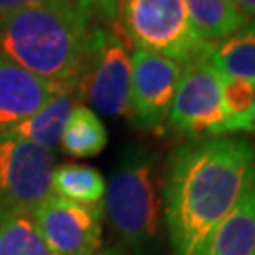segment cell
Returning <instances> with one entry per match:
<instances>
[{
    "instance_id": "6da1fadb",
    "label": "cell",
    "mask_w": 255,
    "mask_h": 255,
    "mask_svg": "<svg viewBox=\"0 0 255 255\" xmlns=\"http://www.w3.org/2000/svg\"><path fill=\"white\" fill-rule=\"evenodd\" d=\"M254 185L255 147L246 138L189 140L174 147L163 172V214L172 254H197Z\"/></svg>"
},
{
    "instance_id": "7a4b0ae2",
    "label": "cell",
    "mask_w": 255,
    "mask_h": 255,
    "mask_svg": "<svg viewBox=\"0 0 255 255\" xmlns=\"http://www.w3.org/2000/svg\"><path fill=\"white\" fill-rule=\"evenodd\" d=\"M95 19L74 0H42L0 17V55L83 97Z\"/></svg>"
},
{
    "instance_id": "3957f363",
    "label": "cell",
    "mask_w": 255,
    "mask_h": 255,
    "mask_svg": "<svg viewBox=\"0 0 255 255\" xmlns=\"http://www.w3.org/2000/svg\"><path fill=\"white\" fill-rule=\"evenodd\" d=\"M155 161L157 155L146 146L130 144L123 147L102 197V210L110 227L134 255H151L157 242Z\"/></svg>"
},
{
    "instance_id": "277c9868",
    "label": "cell",
    "mask_w": 255,
    "mask_h": 255,
    "mask_svg": "<svg viewBox=\"0 0 255 255\" xmlns=\"http://www.w3.org/2000/svg\"><path fill=\"white\" fill-rule=\"evenodd\" d=\"M118 27L128 44L182 66L210 55L212 44L195 30L185 0H119Z\"/></svg>"
},
{
    "instance_id": "5b68a950",
    "label": "cell",
    "mask_w": 255,
    "mask_h": 255,
    "mask_svg": "<svg viewBox=\"0 0 255 255\" xmlns=\"http://www.w3.org/2000/svg\"><path fill=\"white\" fill-rule=\"evenodd\" d=\"M164 130L189 140L233 134L221 102V80L210 59L183 66Z\"/></svg>"
},
{
    "instance_id": "8992f818",
    "label": "cell",
    "mask_w": 255,
    "mask_h": 255,
    "mask_svg": "<svg viewBox=\"0 0 255 255\" xmlns=\"http://www.w3.org/2000/svg\"><path fill=\"white\" fill-rule=\"evenodd\" d=\"M55 166L53 151L0 132V214L34 212L51 195Z\"/></svg>"
},
{
    "instance_id": "52a82bcc",
    "label": "cell",
    "mask_w": 255,
    "mask_h": 255,
    "mask_svg": "<svg viewBox=\"0 0 255 255\" xmlns=\"http://www.w3.org/2000/svg\"><path fill=\"white\" fill-rule=\"evenodd\" d=\"M130 53L118 23H99L95 27L91 61L83 85L95 114L108 118L127 116L132 78Z\"/></svg>"
},
{
    "instance_id": "ba28073f",
    "label": "cell",
    "mask_w": 255,
    "mask_h": 255,
    "mask_svg": "<svg viewBox=\"0 0 255 255\" xmlns=\"http://www.w3.org/2000/svg\"><path fill=\"white\" fill-rule=\"evenodd\" d=\"M132 78L128 121L144 132H163L183 66L157 53L134 47L130 53Z\"/></svg>"
},
{
    "instance_id": "9c48e42d",
    "label": "cell",
    "mask_w": 255,
    "mask_h": 255,
    "mask_svg": "<svg viewBox=\"0 0 255 255\" xmlns=\"http://www.w3.org/2000/svg\"><path fill=\"white\" fill-rule=\"evenodd\" d=\"M32 216L53 255H91L99 252L102 244V204L83 206L51 193Z\"/></svg>"
},
{
    "instance_id": "30bf717a",
    "label": "cell",
    "mask_w": 255,
    "mask_h": 255,
    "mask_svg": "<svg viewBox=\"0 0 255 255\" xmlns=\"http://www.w3.org/2000/svg\"><path fill=\"white\" fill-rule=\"evenodd\" d=\"M66 91L23 70L0 55V132L34 116L55 95Z\"/></svg>"
},
{
    "instance_id": "8fae6325",
    "label": "cell",
    "mask_w": 255,
    "mask_h": 255,
    "mask_svg": "<svg viewBox=\"0 0 255 255\" xmlns=\"http://www.w3.org/2000/svg\"><path fill=\"white\" fill-rule=\"evenodd\" d=\"M195 255H255V185L219 221Z\"/></svg>"
},
{
    "instance_id": "7c38bea8",
    "label": "cell",
    "mask_w": 255,
    "mask_h": 255,
    "mask_svg": "<svg viewBox=\"0 0 255 255\" xmlns=\"http://www.w3.org/2000/svg\"><path fill=\"white\" fill-rule=\"evenodd\" d=\"M78 99H82V97L74 91L59 93L46 106L38 110L34 116H30L23 123L15 125L8 132L23 138V140H28L44 149L53 151L61 146L64 125H66L74 106L78 104Z\"/></svg>"
},
{
    "instance_id": "4fadbf2b",
    "label": "cell",
    "mask_w": 255,
    "mask_h": 255,
    "mask_svg": "<svg viewBox=\"0 0 255 255\" xmlns=\"http://www.w3.org/2000/svg\"><path fill=\"white\" fill-rule=\"evenodd\" d=\"M208 59L223 76L255 82V21H248L233 34L214 42Z\"/></svg>"
},
{
    "instance_id": "5bb4252c",
    "label": "cell",
    "mask_w": 255,
    "mask_h": 255,
    "mask_svg": "<svg viewBox=\"0 0 255 255\" xmlns=\"http://www.w3.org/2000/svg\"><path fill=\"white\" fill-rule=\"evenodd\" d=\"M106 182L101 170L80 163L55 166L51 176V193L83 206H101Z\"/></svg>"
},
{
    "instance_id": "9a60e30c",
    "label": "cell",
    "mask_w": 255,
    "mask_h": 255,
    "mask_svg": "<svg viewBox=\"0 0 255 255\" xmlns=\"http://www.w3.org/2000/svg\"><path fill=\"white\" fill-rule=\"evenodd\" d=\"M193 27L206 44L233 34L248 23V17L233 4V0H185Z\"/></svg>"
},
{
    "instance_id": "2e32d148",
    "label": "cell",
    "mask_w": 255,
    "mask_h": 255,
    "mask_svg": "<svg viewBox=\"0 0 255 255\" xmlns=\"http://www.w3.org/2000/svg\"><path fill=\"white\" fill-rule=\"evenodd\" d=\"M61 146L72 157H95L108 146V130L91 108L76 104L64 125Z\"/></svg>"
},
{
    "instance_id": "e0dca14e",
    "label": "cell",
    "mask_w": 255,
    "mask_h": 255,
    "mask_svg": "<svg viewBox=\"0 0 255 255\" xmlns=\"http://www.w3.org/2000/svg\"><path fill=\"white\" fill-rule=\"evenodd\" d=\"M0 255H53L32 212L0 214Z\"/></svg>"
},
{
    "instance_id": "ac0fdd59",
    "label": "cell",
    "mask_w": 255,
    "mask_h": 255,
    "mask_svg": "<svg viewBox=\"0 0 255 255\" xmlns=\"http://www.w3.org/2000/svg\"><path fill=\"white\" fill-rule=\"evenodd\" d=\"M219 80H221L223 112L229 119L233 134L250 132L255 104V82L235 76H223V74H219Z\"/></svg>"
},
{
    "instance_id": "d6986e66",
    "label": "cell",
    "mask_w": 255,
    "mask_h": 255,
    "mask_svg": "<svg viewBox=\"0 0 255 255\" xmlns=\"http://www.w3.org/2000/svg\"><path fill=\"white\" fill-rule=\"evenodd\" d=\"M80 4L93 19L101 23H118L119 0H74Z\"/></svg>"
},
{
    "instance_id": "ffe728a7",
    "label": "cell",
    "mask_w": 255,
    "mask_h": 255,
    "mask_svg": "<svg viewBox=\"0 0 255 255\" xmlns=\"http://www.w3.org/2000/svg\"><path fill=\"white\" fill-rule=\"evenodd\" d=\"M36 2H42V0H0V17L9 15L13 11H19V9L27 8V6H32Z\"/></svg>"
},
{
    "instance_id": "44dd1931",
    "label": "cell",
    "mask_w": 255,
    "mask_h": 255,
    "mask_svg": "<svg viewBox=\"0 0 255 255\" xmlns=\"http://www.w3.org/2000/svg\"><path fill=\"white\" fill-rule=\"evenodd\" d=\"M233 4H235L246 17L255 19V0H233Z\"/></svg>"
},
{
    "instance_id": "7402d4cb",
    "label": "cell",
    "mask_w": 255,
    "mask_h": 255,
    "mask_svg": "<svg viewBox=\"0 0 255 255\" xmlns=\"http://www.w3.org/2000/svg\"><path fill=\"white\" fill-rule=\"evenodd\" d=\"M91 255H125V254H121L119 250L110 248V250H101V252H95V254H91Z\"/></svg>"
},
{
    "instance_id": "603a6c76",
    "label": "cell",
    "mask_w": 255,
    "mask_h": 255,
    "mask_svg": "<svg viewBox=\"0 0 255 255\" xmlns=\"http://www.w3.org/2000/svg\"><path fill=\"white\" fill-rule=\"evenodd\" d=\"M250 132L255 134V104H254V118H252V128H250Z\"/></svg>"
}]
</instances>
